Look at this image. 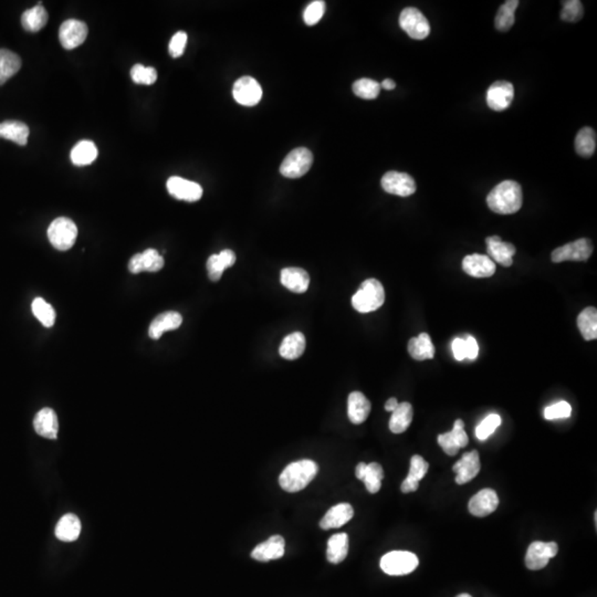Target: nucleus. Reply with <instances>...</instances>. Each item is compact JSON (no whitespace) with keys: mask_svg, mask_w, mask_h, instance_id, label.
I'll return each instance as SVG.
<instances>
[{"mask_svg":"<svg viewBox=\"0 0 597 597\" xmlns=\"http://www.w3.org/2000/svg\"><path fill=\"white\" fill-rule=\"evenodd\" d=\"M465 340V353H467V358L469 360H475L479 356V345L477 340L474 337H467Z\"/></svg>","mask_w":597,"mask_h":597,"instance_id":"52","label":"nucleus"},{"mask_svg":"<svg viewBox=\"0 0 597 597\" xmlns=\"http://www.w3.org/2000/svg\"><path fill=\"white\" fill-rule=\"evenodd\" d=\"M519 1L518 0H508L501 6L495 18V26L499 31L506 33L511 29L516 22L514 13L517 10Z\"/></svg>","mask_w":597,"mask_h":597,"instance_id":"38","label":"nucleus"},{"mask_svg":"<svg viewBox=\"0 0 597 597\" xmlns=\"http://www.w3.org/2000/svg\"><path fill=\"white\" fill-rule=\"evenodd\" d=\"M450 433H452V438H454V440H455L456 444H457L459 448H463V447L468 445L469 439L465 431V422H463V420H456L455 424H454V428H452Z\"/></svg>","mask_w":597,"mask_h":597,"instance_id":"49","label":"nucleus"},{"mask_svg":"<svg viewBox=\"0 0 597 597\" xmlns=\"http://www.w3.org/2000/svg\"><path fill=\"white\" fill-rule=\"evenodd\" d=\"M285 542L281 536H273L266 542L258 544L251 552V557L260 562L281 559L285 555Z\"/></svg>","mask_w":597,"mask_h":597,"instance_id":"20","label":"nucleus"},{"mask_svg":"<svg viewBox=\"0 0 597 597\" xmlns=\"http://www.w3.org/2000/svg\"><path fill=\"white\" fill-rule=\"evenodd\" d=\"M487 253L493 262H498L503 266H510L514 264V256L516 255V247L510 242H503L499 236H491L486 238Z\"/></svg>","mask_w":597,"mask_h":597,"instance_id":"17","label":"nucleus"},{"mask_svg":"<svg viewBox=\"0 0 597 597\" xmlns=\"http://www.w3.org/2000/svg\"><path fill=\"white\" fill-rule=\"evenodd\" d=\"M413 416H414V411L413 406L409 403L404 401V403L398 404L397 408L392 413V417L390 420V431L393 433H401L407 431V428L412 424Z\"/></svg>","mask_w":597,"mask_h":597,"instance_id":"32","label":"nucleus"},{"mask_svg":"<svg viewBox=\"0 0 597 597\" xmlns=\"http://www.w3.org/2000/svg\"><path fill=\"white\" fill-rule=\"evenodd\" d=\"M78 227L70 218L59 217L54 219L48 228V238L56 249L67 251L76 244Z\"/></svg>","mask_w":597,"mask_h":597,"instance_id":"4","label":"nucleus"},{"mask_svg":"<svg viewBox=\"0 0 597 597\" xmlns=\"http://www.w3.org/2000/svg\"><path fill=\"white\" fill-rule=\"evenodd\" d=\"M499 506V498L495 490L482 489L471 498L468 503L469 512L475 517L484 518L493 514Z\"/></svg>","mask_w":597,"mask_h":597,"instance_id":"15","label":"nucleus"},{"mask_svg":"<svg viewBox=\"0 0 597 597\" xmlns=\"http://www.w3.org/2000/svg\"><path fill=\"white\" fill-rule=\"evenodd\" d=\"M182 323H183V318L180 313L174 311L161 313L152 321L151 326L148 328V335L151 339L159 340L165 332L180 328Z\"/></svg>","mask_w":597,"mask_h":597,"instance_id":"25","label":"nucleus"},{"mask_svg":"<svg viewBox=\"0 0 597 597\" xmlns=\"http://www.w3.org/2000/svg\"><path fill=\"white\" fill-rule=\"evenodd\" d=\"M384 479V470L382 465L377 463H371L366 465L365 475L362 481L365 484L366 489L372 495L379 493L382 487V480Z\"/></svg>","mask_w":597,"mask_h":597,"instance_id":"39","label":"nucleus"},{"mask_svg":"<svg viewBox=\"0 0 597 597\" xmlns=\"http://www.w3.org/2000/svg\"><path fill=\"white\" fill-rule=\"evenodd\" d=\"M218 257L225 269L234 266V262H236V255H234V251L229 250V249L221 251V253H218Z\"/></svg>","mask_w":597,"mask_h":597,"instance_id":"53","label":"nucleus"},{"mask_svg":"<svg viewBox=\"0 0 597 597\" xmlns=\"http://www.w3.org/2000/svg\"><path fill=\"white\" fill-rule=\"evenodd\" d=\"M397 406H398V401L395 397L390 398V399H388V401H386V404H385V409H386V411H388V412L393 413L394 411H395V409L397 408Z\"/></svg>","mask_w":597,"mask_h":597,"instance_id":"54","label":"nucleus"},{"mask_svg":"<svg viewBox=\"0 0 597 597\" xmlns=\"http://www.w3.org/2000/svg\"><path fill=\"white\" fill-rule=\"evenodd\" d=\"M280 279L282 285L294 294H304L309 288V275L301 268H285L281 271Z\"/></svg>","mask_w":597,"mask_h":597,"instance_id":"26","label":"nucleus"},{"mask_svg":"<svg viewBox=\"0 0 597 597\" xmlns=\"http://www.w3.org/2000/svg\"><path fill=\"white\" fill-rule=\"evenodd\" d=\"M439 446L443 448L445 452L448 456H456L459 452V447L456 444L455 440L452 438V433H440L438 436Z\"/></svg>","mask_w":597,"mask_h":597,"instance_id":"50","label":"nucleus"},{"mask_svg":"<svg viewBox=\"0 0 597 597\" xmlns=\"http://www.w3.org/2000/svg\"><path fill=\"white\" fill-rule=\"evenodd\" d=\"M480 457L477 450L463 454L461 459L452 467V470L456 472V484H465L476 478L480 471Z\"/></svg>","mask_w":597,"mask_h":597,"instance_id":"16","label":"nucleus"},{"mask_svg":"<svg viewBox=\"0 0 597 597\" xmlns=\"http://www.w3.org/2000/svg\"><path fill=\"white\" fill-rule=\"evenodd\" d=\"M371 403L360 392H353L347 399V415L352 424H363L371 413Z\"/></svg>","mask_w":597,"mask_h":597,"instance_id":"23","label":"nucleus"},{"mask_svg":"<svg viewBox=\"0 0 597 597\" xmlns=\"http://www.w3.org/2000/svg\"><path fill=\"white\" fill-rule=\"evenodd\" d=\"M514 99V84L508 81H497L488 89L486 100L491 110L501 112L511 105Z\"/></svg>","mask_w":597,"mask_h":597,"instance_id":"11","label":"nucleus"},{"mask_svg":"<svg viewBox=\"0 0 597 597\" xmlns=\"http://www.w3.org/2000/svg\"><path fill=\"white\" fill-rule=\"evenodd\" d=\"M559 546L555 542H540L536 541L527 548L525 565L529 570L539 571L546 568L550 559L557 557Z\"/></svg>","mask_w":597,"mask_h":597,"instance_id":"9","label":"nucleus"},{"mask_svg":"<svg viewBox=\"0 0 597 597\" xmlns=\"http://www.w3.org/2000/svg\"><path fill=\"white\" fill-rule=\"evenodd\" d=\"M31 309H33L35 318L42 323L43 326H46V328L54 326V321H56V311L42 298H35L33 300Z\"/></svg>","mask_w":597,"mask_h":597,"instance_id":"40","label":"nucleus"},{"mask_svg":"<svg viewBox=\"0 0 597 597\" xmlns=\"http://www.w3.org/2000/svg\"><path fill=\"white\" fill-rule=\"evenodd\" d=\"M399 26L415 40H424L431 33V24L427 18L414 7H407L401 11Z\"/></svg>","mask_w":597,"mask_h":597,"instance_id":"6","label":"nucleus"},{"mask_svg":"<svg viewBox=\"0 0 597 597\" xmlns=\"http://www.w3.org/2000/svg\"><path fill=\"white\" fill-rule=\"evenodd\" d=\"M501 425V417L498 414H490L476 428V437L479 440L489 438L495 429Z\"/></svg>","mask_w":597,"mask_h":597,"instance_id":"44","label":"nucleus"},{"mask_svg":"<svg viewBox=\"0 0 597 597\" xmlns=\"http://www.w3.org/2000/svg\"><path fill=\"white\" fill-rule=\"evenodd\" d=\"M578 330L587 341L597 339V310L593 307L584 309L578 318Z\"/></svg>","mask_w":597,"mask_h":597,"instance_id":"36","label":"nucleus"},{"mask_svg":"<svg viewBox=\"0 0 597 597\" xmlns=\"http://www.w3.org/2000/svg\"><path fill=\"white\" fill-rule=\"evenodd\" d=\"M463 269L467 275L475 278L493 277L495 273V264L484 255H469L463 260Z\"/></svg>","mask_w":597,"mask_h":597,"instance_id":"19","label":"nucleus"},{"mask_svg":"<svg viewBox=\"0 0 597 597\" xmlns=\"http://www.w3.org/2000/svg\"><path fill=\"white\" fill-rule=\"evenodd\" d=\"M572 414V407L568 401H559L544 409V417L548 420L568 418Z\"/></svg>","mask_w":597,"mask_h":597,"instance_id":"46","label":"nucleus"},{"mask_svg":"<svg viewBox=\"0 0 597 597\" xmlns=\"http://www.w3.org/2000/svg\"><path fill=\"white\" fill-rule=\"evenodd\" d=\"M366 463H360L358 465H356V478L360 479V480H363L364 475H365L366 471Z\"/></svg>","mask_w":597,"mask_h":597,"instance_id":"55","label":"nucleus"},{"mask_svg":"<svg viewBox=\"0 0 597 597\" xmlns=\"http://www.w3.org/2000/svg\"><path fill=\"white\" fill-rule=\"evenodd\" d=\"M452 353L457 360H463L467 358V353H465V340L458 339L454 340L452 344Z\"/></svg>","mask_w":597,"mask_h":597,"instance_id":"51","label":"nucleus"},{"mask_svg":"<svg viewBox=\"0 0 597 597\" xmlns=\"http://www.w3.org/2000/svg\"><path fill=\"white\" fill-rule=\"evenodd\" d=\"M575 150L582 157H591L596 150V132L592 127H583L575 138Z\"/></svg>","mask_w":597,"mask_h":597,"instance_id":"37","label":"nucleus"},{"mask_svg":"<svg viewBox=\"0 0 597 597\" xmlns=\"http://www.w3.org/2000/svg\"><path fill=\"white\" fill-rule=\"evenodd\" d=\"M232 95L239 104L253 106L260 102L262 89L256 79L246 76L236 81Z\"/></svg>","mask_w":597,"mask_h":597,"instance_id":"12","label":"nucleus"},{"mask_svg":"<svg viewBox=\"0 0 597 597\" xmlns=\"http://www.w3.org/2000/svg\"><path fill=\"white\" fill-rule=\"evenodd\" d=\"M166 186L168 193L180 200L197 202L202 196V186L178 176H173L167 180Z\"/></svg>","mask_w":597,"mask_h":597,"instance_id":"14","label":"nucleus"},{"mask_svg":"<svg viewBox=\"0 0 597 597\" xmlns=\"http://www.w3.org/2000/svg\"><path fill=\"white\" fill-rule=\"evenodd\" d=\"M349 553V536L347 533L334 534L328 541L326 559L328 562L339 564L347 559Z\"/></svg>","mask_w":597,"mask_h":597,"instance_id":"30","label":"nucleus"},{"mask_svg":"<svg viewBox=\"0 0 597 597\" xmlns=\"http://www.w3.org/2000/svg\"><path fill=\"white\" fill-rule=\"evenodd\" d=\"M418 557L408 551H392L381 559V568L392 576L407 575L417 568Z\"/></svg>","mask_w":597,"mask_h":597,"instance_id":"5","label":"nucleus"},{"mask_svg":"<svg viewBox=\"0 0 597 597\" xmlns=\"http://www.w3.org/2000/svg\"><path fill=\"white\" fill-rule=\"evenodd\" d=\"M47 22H48V13L41 5L28 9L22 16V27L29 33H37L46 26Z\"/></svg>","mask_w":597,"mask_h":597,"instance_id":"34","label":"nucleus"},{"mask_svg":"<svg viewBox=\"0 0 597 597\" xmlns=\"http://www.w3.org/2000/svg\"><path fill=\"white\" fill-rule=\"evenodd\" d=\"M131 78L135 83L151 86L157 80V71L152 67L135 65L131 70Z\"/></svg>","mask_w":597,"mask_h":597,"instance_id":"42","label":"nucleus"},{"mask_svg":"<svg viewBox=\"0 0 597 597\" xmlns=\"http://www.w3.org/2000/svg\"><path fill=\"white\" fill-rule=\"evenodd\" d=\"M223 264H221V260H219L218 253L217 255H213V256H210L207 260V271H208V277L212 281H219L221 280V276H223Z\"/></svg>","mask_w":597,"mask_h":597,"instance_id":"48","label":"nucleus"},{"mask_svg":"<svg viewBox=\"0 0 597 597\" xmlns=\"http://www.w3.org/2000/svg\"><path fill=\"white\" fill-rule=\"evenodd\" d=\"M71 161L76 166H86L97 159V148L91 141H81L71 151Z\"/></svg>","mask_w":597,"mask_h":597,"instance_id":"35","label":"nucleus"},{"mask_svg":"<svg viewBox=\"0 0 597 597\" xmlns=\"http://www.w3.org/2000/svg\"><path fill=\"white\" fill-rule=\"evenodd\" d=\"M487 204L495 214L511 215L517 213L523 204L521 186L514 180H503L490 191Z\"/></svg>","mask_w":597,"mask_h":597,"instance_id":"1","label":"nucleus"},{"mask_svg":"<svg viewBox=\"0 0 597 597\" xmlns=\"http://www.w3.org/2000/svg\"><path fill=\"white\" fill-rule=\"evenodd\" d=\"M0 138L13 141L18 145L24 146L29 138V127L19 121H5L0 123Z\"/></svg>","mask_w":597,"mask_h":597,"instance_id":"31","label":"nucleus"},{"mask_svg":"<svg viewBox=\"0 0 597 597\" xmlns=\"http://www.w3.org/2000/svg\"><path fill=\"white\" fill-rule=\"evenodd\" d=\"M428 468H429V463L422 456H413L408 476L401 486V493H409L417 491L420 481L427 474Z\"/></svg>","mask_w":597,"mask_h":597,"instance_id":"24","label":"nucleus"},{"mask_svg":"<svg viewBox=\"0 0 597 597\" xmlns=\"http://www.w3.org/2000/svg\"><path fill=\"white\" fill-rule=\"evenodd\" d=\"M319 467L313 460L302 459L290 463L279 477V484L287 493H298L307 487L318 475Z\"/></svg>","mask_w":597,"mask_h":597,"instance_id":"2","label":"nucleus"},{"mask_svg":"<svg viewBox=\"0 0 597 597\" xmlns=\"http://www.w3.org/2000/svg\"><path fill=\"white\" fill-rule=\"evenodd\" d=\"M88 37V26L80 20L69 19L61 24L59 39L67 50L78 48Z\"/></svg>","mask_w":597,"mask_h":597,"instance_id":"13","label":"nucleus"},{"mask_svg":"<svg viewBox=\"0 0 597 597\" xmlns=\"http://www.w3.org/2000/svg\"><path fill=\"white\" fill-rule=\"evenodd\" d=\"M381 86H382L385 90H394L396 88V83L393 80H392V79H386V80L383 81Z\"/></svg>","mask_w":597,"mask_h":597,"instance_id":"56","label":"nucleus"},{"mask_svg":"<svg viewBox=\"0 0 597 597\" xmlns=\"http://www.w3.org/2000/svg\"><path fill=\"white\" fill-rule=\"evenodd\" d=\"M354 516V510L350 503H339L332 507L326 516L321 519L320 527L323 530L337 529L347 525Z\"/></svg>","mask_w":597,"mask_h":597,"instance_id":"22","label":"nucleus"},{"mask_svg":"<svg viewBox=\"0 0 597 597\" xmlns=\"http://www.w3.org/2000/svg\"><path fill=\"white\" fill-rule=\"evenodd\" d=\"M305 350V337L301 332L289 334L280 345V356L285 360H296Z\"/></svg>","mask_w":597,"mask_h":597,"instance_id":"29","label":"nucleus"},{"mask_svg":"<svg viewBox=\"0 0 597 597\" xmlns=\"http://www.w3.org/2000/svg\"><path fill=\"white\" fill-rule=\"evenodd\" d=\"M22 67V59L18 54L0 49V86L5 84L11 77H14Z\"/></svg>","mask_w":597,"mask_h":597,"instance_id":"33","label":"nucleus"},{"mask_svg":"<svg viewBox=\"0 0 597 597\" xmlns=\"http://www.w3.org/2000/svg\"><path fill=\"white\" fill-rule=\"evenodd\" d=\"M385 301V290L376 279H367L352 296V305L360 313H369L382 307Z\"/></svg>","mask_w":597,"mask_h":597,"instance_id":"3","label":"nucleus"},{"mask_svg":"<svg viewBox=\"0 0 597 597\" xmlns=\"http://www.w3.org/2000/svg\"><path fill=\"white\" fill-rule=\"evenodd\" d=\"M324 11H326V3H324V1H322V0L313 1V3H310L307 8H305V10H304V22H305L308 26H313V24H318V22L322 19Z\"/></svg>","mask_w":597,"mask_h":597,"instance_id":"45","label":"nucleus"},{"mask_svg":"<svg viewBox=\"0 0 597 597\" xmlns=\"http://www.w3.org/2000/svg\"><path fill=\"white\" fill-rule=\"evenodd\" d=\"M592 241L587 238L575 240L555 249L552 253L551 259L555 264L564 261H587L592 256Z\"/></svg>","mask_w":597,"mask_h":597,"instance_id":"8","label":"nucleus"},{"mask_svg":"<svg viewBox=\"0 0 597 597\" xmlns=\"http://www.w3.org/2000/svg\"><path fill=\"white\" fill-rule=\"evenodd\" d=\"M164 259L155 249H148L142 253H136L129 262L131 273H140L142 271L157 272L164 266Z\"/></svg>","mask_w":597,"mask_h":597,"instance_id":"18","label":"nucleus"},{"mask_svg":"<svg viewBox=\"0 0 597 597\" xmlns=\"http://www.w3.org/2000/svg\"><path fill=\"white\" fill-rule=\"evenodd\" d=\"M313 155L310 150L298 148L290 152L280 166V173L285 177L298 178L307 174L312 166Z\"/></svg>","mask_w":597,"mask_h":597,"instance_id":"7","label":"nucleus"},{"mask_svg":"<svg viewBox=\"0 0 597 597\" xmlns=\"http://www.w3.org/2000/svg\"><path fill=\"white\" fill-rule=\"evenodd\" d=\"M408 353L416 360H431L435 356V347L427 333H420L408 342Z\"/></svg>","mask_w":597,"mask_h":597,"instance_id":"28","label":"nucleus"},{"mask_svg":"<svg viewBox=\"0 0 597 597\" xmlns=\"http://www.w3.org/2000/svg\"><path fill=\"white\" fill-rule=\"evenodd\" d=\"M456 597H472L471 595L467 594V593H463V594H459Z\"/></svg>","mask_w":597,"mask_h":597,"instance_id":"57","label":"nucleus"},{"mask_svg":"<svg viewBox=\"0 0 597 597\" xmlns=\"http://www.w3.org/2000/svg\"><path fill=\"white\" fill-rule=\"evenodd\" d=\"M186 43H187V33L184 31H178L173 35L170 39L168 51L173 58H178L185 51Z\"/></svg>","mask_w":597,"mask_h":597,"instance_id":"47","label":"nucleus"},{"mask_svg":"<svg viewBox=\"0 0 597 597\" xmlns=\"http://www.w3.org/2000/svg\"><path fill=\"white\" fill-rule=\"evenodd\" d=\"M381 184L386 193L397 196H411L416 191V182L406 173L388 172L383 176Z\"/></svg>","mask_w":597,"mask_h":597,"instance_id":"10","label":"nucleus"},{"mask_svg":"<svg viewBox=\"0 0 597 597\" xmlns=\"http://www.w3.org/2000/svg\"><path fill=\"white\" fill-rule=\"evenodd\" d=\"M33 427L39 436L48 439H57L58 431H59L57 414L54 413V409L48 407L41 409L33 420Z\"/></svg>","mask_w":597,"mask_h":597,"instance_id":"21","label":"nucleus"},{"mask_svg":"<svg viewBox=\"0 0 597 597\" xmlns=\"http://www.w3.org/2000/svg\"><path fill=\"white\" fill-rule=\"evenodd\" d=\"M353 92L360 99H376L381 92V84L372 79H360L353 83Z\"/></svg>","mask_w":597,"mask_h":597,"instance_id":"41","label":"nucleus"},{"mask_svg":"<svg viewBox=\"0 0 597 597\" xmlns=\"http://www.w3.org/2000/svg\"><path fill=\"white\" fill-rule=\"evenodd\" d=\"M54 533H56V536L63 542L76 541L81 533L80 519L77 517L76 514H65L58 522Z\"/></svg>","mask_w":597,"mask_h":597,"instance_id":"27","label":"nucleus"},{"mask_svg":"<svg viewBox=\"0 0 597 597\" xmlns=\"http://www.w3.org/2000/svg\"><path fill=\"white\" fill-rule=\"evenodd\" d=\"M584 8L580 0L563 1L561 19L566 22H578L583 18Z\"/></svg>","mask_w":597,"mask_h":597,"instance_id":"43","label":"nucleus"}]
</instances>
